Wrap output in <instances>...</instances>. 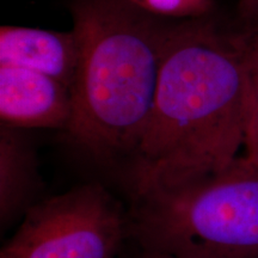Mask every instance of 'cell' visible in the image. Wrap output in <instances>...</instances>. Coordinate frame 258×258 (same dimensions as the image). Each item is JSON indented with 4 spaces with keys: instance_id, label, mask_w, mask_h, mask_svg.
I'll return each instance as SVG.
<instances>
[{
    "instance_id": "1",
    "label": "cell",
    "mask_w": 258,
    "mask_h": 258,
    "mask_svg": "<svg viewBox=\"0 0 258 258\" xmlns=\"http://www.w3.org/2000/svg\"><path fill=\"white\" fill-rule=\"evenodd\" d=\"M246 118L243 34L207 22L173 27L150 118L127 166L131 195L224 170L244 145Z\"/></svg>"
},
{
    "instance_id": "2",
    "label": "cell",
    "mask_w": 258,
    "mask_h": 258,
    "mask_svg": "<svg viewBox=\"0 0 258 258\" xmlns=\"http://www.w3.org/2000/svg\"><path fill=\"white\" fill-rule=\"evenodd\" d=\"M73 30L79 61L66 133L103 163H131L146 129L172 28H161L125 0H82Z\"/></svg>"
},
{
    "instance_id": "3",
    "label": "cell",
    "mask_w": 258,
    "mask_h": 258,
    "mask_svg": "<svg viewBox=\"0 0 258 258\" xmlns=\"http://www.w3.org/2000/svg\"><path fill=\"white\" fill-rule=\"evenodd\" d=\"M131 239L170 258H258V166L224 170L132 196Z\"/></svg>"
},
{
    "instance_id": "4",
    "label": "cell",
    "mask_w": 258,
    "mask_h": 258,
    "mask_svg": "<svg viewBox=\"0 0 258 258\" xmlns=\"http://www.w3.org/2000/svg\"><path fill=\"white\" fill-rule=\"evenodd\" d=\"M131 239L128 209L99 183L42 199L0 258H116Z\"/></svg>"
},
{
    "instance_id": "5",
    "label": "cell",
    "mask_w": 258,
    "mask_h": 258,
    "mask_svg": "<svg viewBox=\"0 0 258 258\" xmlns=\"http://www.w3.org/2000/svg\"><path fill=\"white\" fill-rule=\"evenodd\" d=\"M72 92L59 80L23 67L0 64V120L18 129L66 132L72 118Z\"/></svg>"
},
{
    "instance_id": "6",
    "label": "cell",
    "mask_w": 258,
    "mask_h": 258,
    "mask_svg": "<svg viewBox=\"0 0 258 258\" xmlns=\"http://www.w3.org/2000/svg\"><path fill=\"white\" fill-rule=\"evenodd\" d=\"M79 61L76 31L27 27L0 29V64L43 73L72 89Z\"/></svg>"
},
{
    "instance_id": "7",
    "label": "cell",
    "mask_w": 258,
    "mask_h": 258,
    "mask_svg": "<svg viewBox=\"0 0 258 258\" xmlns=\"http://www.w3.org/2000/svg\"><path fill=\"white\" fill-rule=\"evenodd\" d=\"M23 129L0 125V224L5 230L42 199L34 145Z\"/></svg>"
},
{
    "instance_id": "8",
    "label": "cell",
    "mask_w": 258,
    "mask_h": 258,
    "mask_svg": "<svg viewBox=\"0 0 258 258\" xmlns=\"http://www.w3.org/2000/svg\"><path fill=\"white\" fill-rule=\"evenodd\" d=\"M243 44L247 82V118L244 157L258 166V25L243 34Z\"/></svg>"
},
{
    "instance_id": "9",
    "label": "cell",
    "mask_w": 258,
    "mask_h": 258,
    "mask_svg": "<svg viewBox=\"0 0 258 258\" xmlns=\"http://www.w3.org/2000/svg\"><path fill=\"white\" fill-rule=\"evenodd\" d=\"M145 14L164 17H194L205 15L209 9V0H125Z\"/></svg>"
},
{
    "instance_id": "10",
    "label": "cell",
    "mask_w": 258,
    "mask_h": 258,
    "mask_svg": "<svg viewBox=\"0 0 258 258\" xmlns=\"http://www.w3.org/2000/svg\"><path fill=\"white\" fill-rule=\"evenodd\" d=\"M241 11L251 19H258V0H240Z\"/></svg>"
},
{
    "instance_id": "11",
    "label": "cell",
    "mask_w": 258,
    "mask_h": 258,
    "mask_svg": "<svg viewBox=\"0 0 258 258\" xmlns=\"http://www.w3.org/2000/svg\"><path fill=\"white\" fill-rule=\"evenodd\" d=\"M138 258H170V257L164 256V254H160V253L152 252V251H146V250L140 249V252H139Z\"/></svg>"
}]
</instances>
